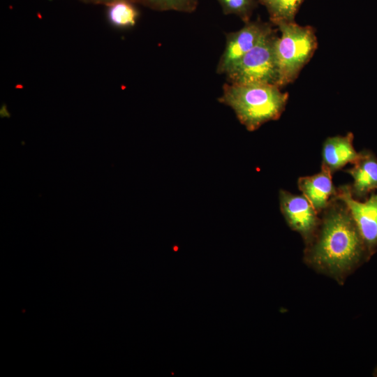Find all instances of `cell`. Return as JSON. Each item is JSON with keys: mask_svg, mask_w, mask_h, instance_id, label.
I'll return each instance as SVG.
<instances>
[{"mask_svg": "<svg viewBox=\"0 0 377 377\" xmlns=\"http://www.w3.org/2000/svg\"><path fill=\"white\" fill-rule=\"evenodd\" d=\"M288 98V94L274 84L228 83L219 101L233 110L249 131H253L267 121L278 119Z\"/></svg>", "mask_w": 377, "mask_h": 377, "instance_id": "2", "label": "cell"}, {"mask_svg": "<svg viewBox=\"0 0 377 377\" xmlns=\"http://www.w3.org/2000/svg\"><path fill=\"white\" fill-rule=\"evenodd\" d=\"M376 374H377V372H376Z\"/></svg>", "mask_w": 377, "mask_h": 377, "instance_id": "16", "label": "cell"}, {"mask_svg": "<svg viewBox=\"0 0 377 377\" xmlns=\"http://www.w3.org/2000/svg\"><path fill=\"white\" fill-rule=\"evenodd\" d=\"M353 134L327 138L322 149V167L332 175L348 163L353 164L360 156L353 146Z\"/></svg>", "mask_w": 377, "mask_h": 377, "instance_id": "10", "label": "cell"}, {"mask_svg": "<svg viewBox=\"0 0 377 377\" xmlns=\"http://www.w3.org/2000/svg\"><path fill=\"white\" fill-rule=\"evenodd\" d=\"M272 33V29L267 24L246 22L242 29L229 34L217 72L226 74L244 54Z\"/></svg>", "mask_w": 377, "mask_h": 377, "instance_id": "7", "label": "cell"}, {"mask_svg": "<svg viewBox=\"0 0 377 377\" xmlns=\"http://www.w3.org/2000/svg\"><path fill=\"white\" fill-rule=\"evenodd\" d=\"M353 165L346 170L353 179L351 194L355 199L365 200L377 191V158L371 151L363 150Z\"/></svg>", "mask_w": 377, "mask_h": 377, "instance_id": "9", "label": "cell"}, {"mask_svg": "<svg viewBox=\"0 0 377 377\" xmlns=\"http://www.w3.org/2000/svg\"><path fill=\"white\" fill-rule=\"evenodd\" d=\"M297 186L319 214L327 207L337 194V188L332 182V174L322 166L318 173L300 177Z\"/></svg>", "mask_w": 377, "mask_h": 377, "instance_id": "8", "label": "cell"}, {"mask_svg": "<svg viewBox=\"0 0 377 377\" xmlns=\"http://www.w3.org/2000/svg\"><path fill=\"white\" fill-rule=\"evenodd\" d=\"M149 5L162 10L191 12L196 6V0H144Z\"/></svg>", "mask_w": 377, "mask_h": 377, "instance_id": "13", "label": "cell"}, {"mask_svg": "<svg viewBox=\"0 0 377 377\" xmlns=\"http://www.w3.org/2000/svg\"><path fill=\"white\" fill-rule=\"evenodd\" d=\"M273 33L244 54L226 73L229 83L277 86L278 66Z\"/></svg>", "mask_w": 377, "mask_h": 377, "instance_id": "4", "label": "cell"}, {"mask_svg": "<svg viewBox=\"0 0 377 377\" xmlns=\"http://www.w3.org/2000/svg\"><path fill=\"white\" fill-rule=\"evenodd\" d=\"M281 212L288 226L297 232L308 244L320 223V214L304 195H295L281 189L279 194Z\"/></svg>", "mask_w": 377, "mask_h": 377, "instance_id": "6", "label": "cell"}, {"mask_svg": "<svg viewBox=\"0 0 377 377\" xmlns=\"http://www.w3.org/2000/svg\"><path fill=\"white\" fill-rule=\"evenodd\" d=\"M281 31L274 40V52L278 66L277 86L293 82L312 57L318 46L313 28L301 26L295 21L276 24Z\"/></svg>", "mask_w": 377, "mask_h": 377, "instance_id": "3", "label": "cell"}, {"mask_svg": "<svg viewBox=\"0 0 377 377\" xmlns=\"http://www.w3.org/2000/svg\"><path fill=\"white\" fill-rule=\"evenodd\" d=\"M337 198L347 206L359 230L367 252L377 246V191L362 201L353 198L350 185L337 188Z\"/></svg>", "mask_w": 377, "mask_h": 377, "instance_id": "5", "label": "cell"}, {"mask_svg": "<svg viewBox=\"0 0 377 377\" xmlns=\"http://www.w3.org/2000/svg\"><path fill=\"white\" fill-rule=\"evenodd\" d=\"M304 0H259L267 8L271 21L276 25L295 21V15Z\"/></svg>", "mask_w": 377, "mask_h": 377, "instance_id": "11", "label": "cell"}, {"mask_svg": "<svg viewBox=\"0 0 377 377\" xmlns=\"http://www.w3.org/2000/svg\"><path fill=\"white\" fill-rule=\"evenodd\" d=\"M320 216L317 231L306 244V262L318 271L341 280L367 250L347 206L337 196Z\"/></svg>", "mask_w": 377, "mask_h": 377, "instance_id": "1", "label": "cell"}, {"mask_svg": "<svg viewBox=\"0 0 377 377\" xmlns=\"http://www.w3.org/2000/svg\"><path fill=\"white\" fill-rule=\"evenodd\" d=\"M108 4V18L116 27L133 26L138 17V11L127 0H112Z\"/></svg>", "mask_w": 377, "mask_h": 377, "instance_id": "12", "label": "cell"}, {"mask_svg": "<svg viewBox=\"0 0 377 377\" xmlns=\"http://www.w3.org/2000/svg\"><path fill=\"white\" fill-rule=\"evenodd\" d=\"M97 2H110L112 0H92Z\"/></svg>", "mask_w": 377, "mask_h": 377, "instance_id": "15", "label": "cell"}, {"mask_svg": "<svg viewBox=\"0 0 377 377\" xmlns=\"http://www.w3.org/2000/svg\"><path fill=\"white\" fill-rule=\"evenodd\" d=\"M142 1H144V0H142Z\"/></svg>", "mask_w": 377, "mask_h": 377, "instance_id": "17", "label": "cell"}, {"mask_svg": "<svg viewBox=\"0 0 377 377\" xmlns=\"http://www.w3.org/2000/svg\"><path fill=\"white\" fill-rule=\"evenodd\" d=\"M226 13L235 14L247 22L254 0H219Z\"/></svg>", "mask_w": 377, "mask_h": 377, "instance_id": "14", "label": "cell"}]
</instances>
